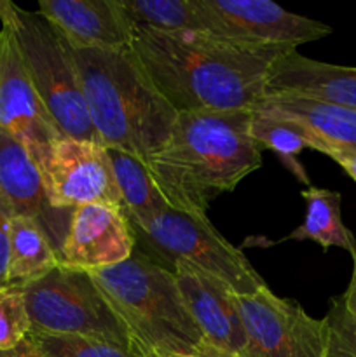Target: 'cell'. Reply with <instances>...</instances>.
<instances>
[{"mask_svg": "<svg viewBox=\"0 0 356 357\" xmlns=\"http://www.w3.org/2000/svg\"><path fill=\"white\" fill-rule=\"evenodd\" d=\"M253 112L297 122L318 139L316 149L320 145L356 149V110L307 98L264 96Z\"/></svg>", "mask_w": 356, "mask_h": 357, "instance_id": "obj_17", "label": "cell"}, {"mask_svg": "<svg viewBox=\"0 0 356 357\" xmlns=\"http://www.w3.org/2000/svg\"><path fill=\"white\" fill-rule=\"evenodd\" d=\"M133 229L171 265L177 260L187 261L229 286L236 295H251L267 286L243 251L232 246L208 216L168 208L145 225Z\"/></svg>", "mask_w": 356, "mask_h": 357, "instance_id": "obj_7", "label": "cell"}, {"mask_svg": "<svg viewBox=\"0 0 356 357\" xmlns=\"http://www.w3.org/2000/svg\"><path fill=\"white\" fill-rule=\"evenodd\" d=\"M264 96H293L356 110V66L330 65L297 51L274 63Z\"/></svg>", "mask_w": 356, "mask_h": 357, "instance_id": "obj_16", "label": "cell"}, {"mask_svg": "<svg viewBox=\"0 0 356 357\" xmlns=\"http://www.w3.org/2000/svg\"><path fill=\"white\" fill-rule=\"evenodd\" d=\"M0 128L27 149L38 169L44 167L52 146L63 139L7 26L0 30Z\"/></svg>", "mask_w": 356, "mask_h": 357, "instance_id": "obj_10", "label": "cell"}, {"mask_svg": "<svg viewBox=\"0 0 356 357\" xmlns=\"http://www.w3.org/2000/svg\"><path fill=\"white\" fill-rule=\"evenodd\" d=\"M30 330L23 286L0 288V351L13 352Z\"/></svg>", "mask_w": 356, "mask_h": 357, "instance_id": "obj_24", "label": "cell"}, {"mask_svg": "<svg viewBox=\"0 0 356 357\" xmlns=\"http://www.w3.org/2000/svg\"><path fill=\"white\" fill-rule=\"evenodd\" d=\"M0 195L6 199L14 216H24L38 222L47 234L54 250L68 232L72 213L52 208L45 190L44 176L30 153L17 139L0 128Z\"/></svg>", "mask_w": 356, "mask_h": 357, "instance_id": "obj_14", "label": "cell"}, {"mask_svg": "<svg viewBox=\"0 0 356 357\" xmlns=\"http://www.w3.org/2000/svg\"><path fill=\"white\" fill-rule=\"evenodd\" d=\"M246 335V357H328L327 321L309 316L295 300L271 289L234 295Z\"/></svg>", "mask_w": 356, "mask_h": 357, "instance_id": "obj_8", "label": "cell"}, {"mask_svg": "<svg viewBox=\"0 0 356 357\" xmlns=\"http://www.w3.org/2000/svg\"><path fill=\"white\" fill-rule=\"evenodd\" d=\"M316 152L323 153V155L330 157L332 160H335V162H337L356 183V149L355 146L320 145L316 149Z\"/></svg>", "mask_w": 356, "mask_h": 357, "instance_id": "obj_27", "label": "cell"}, {"mask_svg": "<svg viewBox=\"0 0 356 357\" xmlns=\"http://www.w3.org/2000/svg\"><path fill=\"white\" fill-rule=\"evenodd\" d=\"M138 357H215L192 317L173 271L136 251L89 272Z\"/></svg>", "mask_w": 356, "mask_h": 357, "instance_id": "obj_4", "label": "cell"}, {"mask_svg": "<svg viewBox=\"0 0 356 357\" xmlns=\"http://www.w3.org/2000/svg\"><path fill=\"white\" fill-rule=\"evenodd\" d=\"M173 274L215 357H246V335L234 300L236 293L184 260L173 261Z\"/></svg>", "mask_w": 356, "mask_h": 357, "instance_id": "obj_13", "label": "cell"}, {"mask_svg": "<svg viewBox=\"0 0 356 357\" xmlns=\"http://www.w3.org/2000/svg\"><path fill=\"white\" fill-rule=\"evenodd\" d=\"M107 153L121 194L122 211L133 227L145 225L171 208L143 160L115 149H107Z\"/></svg>", "mask_w": 356, "mask_h": 357, "instance_id": "obj_18", "label": "cell"}, {"mask_svg": "<svg viewBox=\"0 0 356 357\" xmlns=\"http://www.w3.org/2000/svg\"><path fill=\"white\" fill-rule=\"evenodd\" d=\"M13 211L6 199L0 195V288L7 284V267H9V236L10 223H13Z\"/></svg>", "mask_w": 356, "mask_h": 357, "instance_id": "obj_26", "label": "cell"}, {"mask_svg": "<svg viewBox=\"0 0 356 357\" xmlns=\"http://www.w3.org/2000/svg\"><path fill=\"white\" fill-rule=\"evenodd\" d=\"M351 257H353L351 281H349V286L344 291V295L339 296V298H341V303L342 307H344L346 312H348L353 319H356V250Z\"/></svg>", "mask_w": 356, "mask_h": 357, "instance_id": "obj_28", "label": "cell"}, {"mask_svg": "<svg viewBox=\"0 0 356 357\" xmlns=\"http://www.w3.org/2000/svg\"><path fill=\"white\" fill-rule=\"evenodd\" d=\"M72 56L101 145L149 164L178 114L150 82L133 47L72 49Z\"/></svg>", "mask_w": 356, "mask_h": 357, "instance_id": "obj_3", "label": "cell"}, {"mask_svg": "<svg viewBox=\"0 0 356 357\" xmlns=\"http://www.w3.org/2000/svg\"><path fill=\"white\" fill-rule=\"evenodd\" d=\"M0 357H13V354H10V352H2V351H0Z\"/></svg>", "mask_w": 356, "mask_h": 357, "instance_id": "obj_29", "label": "cell"}, {"mask_svg": "<svg viewBox=\"0 0 356 357\" xmlns=\"http://www.w3.org/2000/svg\"><path fill=\"white\" fill-rule=\"evenodd\" d=\"M251 136L264 150H272L299 183L309 185L306 167L299 160L304 149H316L318 139L307 129L290 119L264 112H251Z\"/></svg>", "mask_w": 356, "mask_h": 357, "instance_id": "obj_21", "label": "cell"}, {"mask_svg": "<svg viewBox=\"0 0 356 357\" xmlns=\"http://www.w3.org/2000/svg\"><path fill=\"white\" fill-rule=\"evenodd\" d=\"M40 173L49 202L59 211L72 213L86 204H110L122 209L107 146L100 143L59 139Z\"/></svg>", "mask_w": 356, "mask_h": 357, "instance_id": "obj_11", "label": "cell"}, {"mask_svg": "<svg viewBox=\"0 0 356 357\" xmlns=\"http://www.w3.org/2000/svg\"><path fill=\"white\" fill-rule=\"evenodd\" d=\"M23 293L34 331L96 338L133 352L124 326L89 272L59 264L44 278L23 284Z\"/></svg>", "mask_w": 356, "mask_h": 357, "instance_id": "obj_6", "label": "cell"}, {"mask_svg": "<svg viewBox=\"0 0 356 357\" xmlns=\"http://www.w3.org/2000/svg\"><path fill=\"white\" fill-rule=\"evenodd\" d=\"M0 21L13 31L31 84L63 138L100 143L65 38L40 13L24 10L9 0H0Z\"/></svg>", "mask_w": 356, "mask_h": 357, "instance_id": "obj_5", "label": "cell"}, {"mask_svg": "<svg viewBox=\"0 0 356 357\" xmlns=\"http://www.w3.org/2000/svg\"><path fill=\"white\" fill-rule=\"evenodd\" d=\"M135 28L166 31H199L192 0H117Z\"/></svg>", "mask_w": 356, "mask_h": 357, "instance_id": "obj_23", "label": "cell"}, {"mask_svg": "<svg viewBox=\"0 0 356 357\" xmlns=\"http://www.w3.org/2000/svg\"><path fill=\"white\" fill-rule=\"evenodd\" d=\"M251 112H181L170 138L150 159V174L168 204L206 216L218 195L262 167V149L251 136Z\"/></svg>", "mask_w": 356, "mask_h": 357, "instance_id": "obj_2", "label": "cell"}, {"mask_svg": "<svg viewBox=\"0 0 356 357\" xmlns=\"http://www.w3.org/2000/svg\"><path fill=\"white\" fill-rule=\"evenodd\" d=\"M325 321L330 330L328 357H356V319L346 312L339 296L332 300Z\"/></svg>", "mask_w": 356, "mask_h": 357, "instance_id": "obj_25", "label": "cell"}, {"mask_svg": "<svg viewBox=\"0 0 356 357\" xmlns=\"http://www.w3.org/2000/svg\"><path fill=\"white\" fill-rule=\"evenodd\" d=\"M131 47L150 82L181 112H253L278 59L292 47H262L202 31L133 26Z\"/></svg>", "mask_w": 356, "mask_h": 357, "instance_id": "obj_1", "label": "cell"}, {"mask_svg": "<svg viewBox=\"0 0 356 357\" xmlns=\"http://www.w3.org/2000/svg\"><path fill=\"white\" fill-rule=\"evenodd\" d=\"M135 244V229L119 206H80L70 216L59 264L75 271H101L128 260Z\"/></svg>", "mask_w": 356, "mask_h": 357, "instance_id": "obj_12", "label": "cell"}, {"mask_svg": "<svg viewBox=\"0 0 356 357\" xmlns=\"http://www.w3.org/2000/svg\"><path fill=\"white\" fill-rule=\"evenodd\" d=\"M306 201V220L286 239L313 241L323 250L341 248L349 255L356 250V237L342 222L341 194L328 188L307 187L300 192Z\"/></svg>", "mask_w": 356, "mask_h": 357, "instance_id": "obj_20", "label": "cell"}, {"mask_svg": "<svg viewBox=\"0 0 356 357\" xmlns=\"http://www.w3.org/2000/svg\"><path fill=\"white\" fill-rule=\"evenodd\" d=\"M38 13L72 49L131 47L133 26L117 0H38Z\"/></svg>", "mask_w": 356, "mask_h": 357, "instance_id": "obj_15", "label": "cell"}, {"mask_svg": "<svg viewBox=\"0 0 356 357\" xmlns=\"http://www.w3.org/2000/svg\"><path fill=\"white\" fill-rule=\"evenodd\" d=\"M58 265V251L38 222L24 216H14L9 236L7 284H28L44 278Z\"/></svg>", "mask_w": 356, "mask_h": 357, "instance_id": "obj_19", "label": "cell"}, {"mask_svg": "<svg viewBox=\"0 0 356 357\" xmlns=\"http://www.w3.org/2000/svg\"><path fill=\"white\" fill-rule=\"evenodd\" d=\"M13 357H136L128 349L79 335H54L30 330Z\"/></svg>", "mask_w": 356, "mask_h": 357, "instance_id": "obj_22", "label": "cell"}, {"mask_svg": "<svg viewBox=\"0 0 356 357\" xmlns=\"http://www.w3.org/2000/svg\"><path fill=\"white\" fill-rule=\"evenodd\" d=\"M199 31L262 47H292L320 40L332 26L290 13L269 0H192Z\"/></svg>", "mask_w": 356, "mask_h": 357, "instance_id": "obj_9", "label": "cell"}]
</instances>
